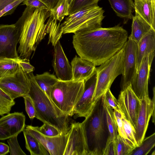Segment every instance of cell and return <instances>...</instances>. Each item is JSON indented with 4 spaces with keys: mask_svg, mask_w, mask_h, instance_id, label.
Listing matches in <instances>:
<instances>
[{
    "mask_svg": "<svg viewBox=\"0 0 155 155\" xmlns=\"http://www.w3.org/2000/svg\"><path fill=\"white\" fill-rule=\"evenodd\" d=\"M72 43L80 57L99 66L120 50L127 31L118 25L107 28L90 27L74 33Z\"/></svg>",
    "mask_w": 155,
    "mask_h": 155,
    "instance_id": "6da1fadb",
    "label": "cell"
},
{
    "mask_svg": "<svg viewBox=\"0 0 155 155\" xmlns=\"http://www.w3.org/2000/svg\"><path fill=\"white\" fill-rule=\"evenodd\" d=\"M49 9L27 6L15 24L20 32L17 52L19 58L29 59L48 34L51 18Z\"/></svg>",
    "mask_w": 155,
    "mask_h": 155,
    "instance_id": "7a4b0ae2",
    "label": "cell"
},
{
    "mask_svg": "<svg viewBox=\"0 0 155 155\" xmlns=\"http://www.w3.org/2000/svg\"><path fill=\"white\" fill-rule=\"evenodd\" d=\"M30 82L28 94L31 98L36 110L35 117L43 123L54 126L62 134L70 129L69 116L62 112L38 85L33 72L28 74Z\"/></svg>",
    "mask_w": 155,
    "mask_h": 155,
    "instance_id": "3957f363",
    "label": "cell"
},
{
    "mask_svg": "<svg viewBox=\"0 0 155 155\" xmlns=\"http://www.w3.org/2000/svg\"><path fill=\"white\" fill-rule=\"evenodd\" d=\"M81 124L89 155H103L109 134L102 96L95 103L91 112Z\"/></svg>",
    "mask_w": 155,
    "mask_h": 155,
    "instance_id": "277c9868",
    "label": "cell"
},
{
    "mask_svg": "<svg viewBox=\"0 0 155 155\" xmlns=\"http://www.w3.org/2000/svg\"><path fill=\"white\" fill-rule=\"evenodd\" d=\"M84 82L58 80L52 89L51 99L62 112L69 117L74 115V108L83 93Z\"/></svg>",
    "mask_w": 155,
    "mask_h": 155,
    "instance_id": "5b68a950",
    "label": "cell"
},
{
    "mask_svg": "<svg viewBox=\"0 0 155 155\" xmlns=\"http://www.w3.org/2000/svg\"><path fill=\"white\" fill-rule=\"evenodd\" d=\"M123 50L122 48L115 54L96 68L97 81L93 97L96 103L106 91L123 70Z\"/></svg>",
    "mask_w": 155,
    "mask_h": 155,
    "instance_id": "8992f818",
    "label": "cell"
},
{
    "mask_svg": "<svg viewBox=\"0 0 155 155\" xmlns=\"http://www.w3.org/2000/svg\"><path fill=\"white\" fill-rule=\"evenodd\" d=\"M104 11L98 5L87 7L70 14L60 25L63 34L73 33L90 27H101Z\"/></svg>",
    "mask_w": 155,
    "mask_h": 155,
    "instance_id": "52a82bcc",
    "label": "cell"
},
{
    "mask_svg": "<svg viewBox=\"0 0 155 155\" xmlns=\"http://www.w3.org/2000/svg\"><path fill=\"white\" fill-rule=\"evenodd\" d=\"M0 88L13 100L23 97L28 94L29 91L28 75L20 66L14 74L0 80Z\"/></svg>",
    "mask_w": 155,
    "mask_h": 155,
    "instance_id": "ba28073f",
    "label": "cell"
},
{
    "mask_svg": "<svg viewBox=\"0 0 155 155\" xmlns=\"http://www.w3.org/2000/svg\"><path fill=\"white\" fill-rule=\"evenodd\" d=\"M127 39L122 48L123 55L121 91L131 85L137 73V44L130 36Z\"/></svg>",
    "mask_w": 155,
    "mask_h": 155,
    "instance_id": "9c48e42d",
    "label": "cell"
},
{
    "mask_svg": "<svg viewBox=\"0 0 155 155\" xmlns=\"http://www.w3.org/2000/svg\"><path fill=\"white\" fill-rule=\"evenodd\" d=\"M20 32L15 24L0 25V58H20L17 50Z\"/></svg>",
    "mask_w": 155,
    "mask_h": 155,
    "instance_id": "30bf717a",
    "label": "cell"
},
{
    "mask_svg": "<svg viewBox=\"0 0 155 155\" xmlns=\"http://www.w3.org/2000/svg\"><path fill=\"white\" fill-rule=\"evenodd\" d=\"M141 100L140 104L137 114L135 138L139 146L145 137L150 119L152 116V122L155 124V88H153V97Z\"/></svg>",
    "mask_w": 155,
    "mask_h": 155,
    "instance_id": "8fae6325",
    "label": "cell"
},
{
    "mask_svg": "<svg viewBox=\"0 0 155 155\" xmlns=\"http://www.w3.org/2000/svg\"><path fill=\"white\" fill-rule=\"evenodd\" d=\"M155 51L147 54L143 58L139 69L131 84L132 89L140 99L149 97V80Z\"/></svg>",
    "mask_w": 155,
    "mask_h": 155,
    "instance_id": "7c38bea8",
    "label": "cell"
},
{
    "mask_svg": "<svg viewBox=\"0 0 155 155\" xmlns=\"http://www.w3.org/2000/svg\"><path fill=\"white\" fill-rule=\"evenodd\" d=\"M63 155H89L81 123L71 124L69 134Z\"/></svg>",
    "mask_w": 155,
    "mask_h": 155,
    "instance_id": "4fadbf2b",
    "label": "cell"
},
{
    "mask_svg": "<svg viewBox=\"0 0 155 155\" xmlns=\"http://www.w3.org/2000/svg\"><path fill=\"white\" fill-rule=\"evenodd\" d=\"M25 130L36 139L51 155H63L68 141L69 130L65 134L55 137L45 136L31 125L26 126Z\"/></svg>",
    "mask_w": 155,
    "mask_h": 155,
    "instance_id": "5bb4252c",
    "label": "cell"
},
{
    "mask_svg": "<svg viewBox=\"0 0 155 155\" xmlns=\"http://www.w3.org/2000/svg\"><path fill=\"white\" fill-rule=\"evenodd\" d=\"M117 100L121 112L135 130L141 100L135 94L131 85L121 91Z\"/></svg>",
    "mask_w": 155,
    "mask_h": 155,
    "instance_id": "9a60e30c",
    "label": "cell"
},
{
    "mask_svg": "<svg viewBox=\"0 0 155 155\" xmlns=\"http://www.w3.org/2000/svg\"><path fill=\"white\" fill-rule=\"evenodd\" d=\"M97 81L96 71L84 81L83 93L75 105L74 114L76 117H86L90 113L95 104L93 97Z\"/></svg>",
    "mask_w": 155,
    "mask_h": 155,
    "instance_id": "2e32d148",
    "label": "cell"
},
{
    "mask_svg": "<svg viewBox=\"0 0 155 155\" xmlns=\"http://www.w3.org/2000/svg\"><path fill=\"white\" fill-rule=\"evenodd\" d=\"M25 117L23 113H8L0 118V140L18 135L25 129Z\"/></svg>",
    "mask_w": 155,
    "mask_h": 155,
    "instance_id": "e0dca14e",
    "label": "cell"
},
{
    "mask_svg": "<svg viewBox=\"0 0 155 155\" xmlns=\"http://www.w3.org/2000/svg\"><path fill=\"white\" fill-rule=\"evenodd\" d=\"M54 47L53 66L58 79L62 81L72 80L71 66L64 54L59 40Z\"/></svg>",
    "mask_w": 155,
    "mask_h": 155,
    "instance_id": "ac0fdd59",
    "label": "cell"
},
{
    "mask_svg": "<svg viewBox=\"0 0 155 155\" xmlns=\"http://www.w3.org/2000/svg\"><path fill=\"white\" fill-rule=\"evenodd\" d=\"M72 80L74 81H85L90 78L96 70V66L91 62L77 56L71 62Z\"/></svg>",
    "mask_w": 155,
    "mask_h": 155,
    "instance_id": "d6986e66",
    "label": "cell"
},
{
    "mask_svg": "<svg viewBox=\"0 0 155 155\" xmlns=\"http://www.w3.org/2000/svg\"><path fill=\"white\" fill-rule=\"evenodd\" d=\"M155 50V29L151 28L137 43V72L144 56Z\"/></svg>",
    "mask_w": 155,
    "mask_h": 155,
    "instance_id": "ffe728a7",
    "label": "cell"
},
{
    "mask_svg": "<svg viewBox=\"0 0 155 155\" xmlns=\"http://www.w3.org/2000/svg\"><path fill=\"white\" fill-rule=\"evenodd\" d=\"M134 10L155 29V0L149 2L138 0L134 2Z\"/></svg>",
    "mask_w": 155,
    "mask_h": 155,
    "instance_id": "44dd1931",
    "label": "cell"
},
{
    "mask_svg": "<svg viewBox=\"0 0 155 155\" xmlns=\"http://www.w3.org/2000/svg\"><path fill=\"white\" fill-rule=\"evenodd\" d=\"M132 19V31L130 36L137 44L141 38L152 28L136 12Z\"/></svg>",
    "mask_w": 155,
    "mask_h": 155,
    "instance_id": "7402d4cb",
    "label": "cell"
},
{
    "mask_svg": "<svg viewBox=\"0 0 155 155\" xmlns=\"http://www.w3.org/2000/svg\"><path fill=\"white\" fill-rule=\"evenodd\" d=\"M117 15L122 18L132 19L134 9L133 0H108Z\"/></svg>",
    "mask_w": 155,
    "mask_h": 155,
    "instance_id": "603a6c76",
    "label": "cell"
},
{
    "mask_svg": "<svg viewBox=\"0 0 155 155\" xmlns=\"http://www.w3.org/2000/svg\"><path fill=\"white\" fill-rule=\"evenodd\" d=\"M102 100L109 134L108 139L113 140L117 138L118 134L114 110L107 102L104 94L102 96Z\"/></svg>",
    "mask_w": 155,
    "mask_h": 155,
    "instance_id": "cb8c5ba5",
    "label": "cell"
},
{
    "mask_svg": "<svg viewBox=\"0 0 155 155\" xmlns=\"http://www.w3.org/2000/svg\"><path fill=\"white\" fill-rule=\"evenodd\" d=\"M34 79L39 87L50 97L52 89L58 80V78L54 75L46 72L37 74L34 76Z\"/></svg>",
    "mask_w": 155,
    "mask_h": 155,
    "instance_id": "d4e9b609",
    "label": "cell"
},
{
    "mask_svg": "<svg viewBox=\"0 0 155 155\" xmlns=\"http://www.w3.org/2000/svg\"><path fill=\"white\" fill-rule=\"evenodd\" d=\"M25 141V147L31 155H48V152L35 137L25 130L23 131Z\"/></svg>",
    "mask_w": 155,
    "mask_h": 155,
    "instance_id": "484cf974",
    "label": "cell"
},
{
    "mask_svg": "<svg viewBox=\"0 0 155 155\" xmlns=\"http://www.w3.org/2000/svg\"><path fill=\"white\" fill-rule=\"evenodd\" d=\"M20 58H0V80L17 71L20 66L18 63Z\"/></svg>",
    "mask_w": 155,
    "mask_h": 155,
    "instance_id": "4316f807",
    "label": "cell"
},
{
    "mask_svg": "<svg viewBox=\"0 0 155 155\" xmlns=\"http://www.w3.org/2000/svg\"><path fill=\"white\" fill-rule=\"evenodd\" d=\"M69 6L68 0H59L56 5L50 10L53 19L61 22L65 16L69 15Z\"/></svg>",
    "mask_w": 155,
    "mask_h": 155,
    "instance_id": "83f0119b",
    "label": "cell"
},
{
    "mask_svg": "<svg viewBox=\"0 0 155 155\" xmlns=\"http://www.w3.org/2000/svg\"><path fill=\"white\" fill-rule=\"evenodd\" d=\"M155 133L144 138L140 145L134 149L129 155H147L154 147Z\"/></svg>",
    "mask_w": 155,
    "mask_h": 155,
    "instance_id": "f1b7e54d",
    "label": "cell"
},
{
    "mask_svg": "<svg viewBox=\"0 0 155 155\" xmlns=\"http://www.w3.org/2000/svg\"><path fill=\"white\" fill-rule=\"evenodd\" d=\"M61 22L55 20L52 16L48 33V44L54 46L62 37L63 32L60 28Z\"/></svg>",
    "mask_w": 155,
    "mask_h": 155,
    "instance_id": "f546056e",
    "label": "cell"
},
{
    "mask_svg": "<svg viewBox=\"0 0 155 155\" xmlns=\"http://www.w3.org/2000/svg\"><path fill=\"white\" fill-rule=\"evenodd\" d=\"M122 120L124 131L130 146L134 148L138 147L136 140L135 128L130 122L125 118L123 113Z\"/></svg>",
    "mask_w": 155,
    "mask_h": 155,
    "instance_id": "4dcf8cb0",
    "label": "cell"
},
{
    "mask_svg": "<svg viewBox=\"0 0 155 155\" xmlns=\"http://www.w3.org/2000/svg\"><path fill=\"white\" fill-rule=\"evenodd\" d=\"M15 102L0 88V116L10 113Z\"/></svg>",
    "mask_w": 155,
    "mask_h": 155,
    "instance_id": "1f68e13d",
    "label": "cell"
},
{
    "mask_svg": "<svg viewBox=\"0 0 155 155\" xmlns=\"http://www.w3.org/2000/svg\"><path fill=\"white\" fill-rule=\"evenodd\" d=\"M101 0H74L69 6V15L87 7L96 6Z\"/></svg>",
    "mask_w": 155,
    "mask_h": 155,
    "instance_id": "d6a6232c",
    "label": "cell"
},
{
    "mask_svg": "<svg viewBox=\"0 0 155 155\" xmlns=\"http://www.w3.org/2000/svg\"><path fill=\"white\" fill-rule=\"evenodd\" d=\"M113 141L114 143L115 155H129L134 148L126 143L119 134Z\"/></svg>",
    "mask_w": 155,
    "mask_h": 155,
    "instance_id": "836d02e7",
    "label": "cell"
},
{
    "mask_svg": "<svg viewBox=\"0 0 155 155\" xmlns=\"http://www.w3.org/2000/svg\"><path fill=\"white\" fill-rule=\"evenodd\" d=\"M35 127L41 134L46 136L55 137L62 134L55 127L47 124L44 123L40 127Z\"/></svg>",
    "mask_w": 155,
    "mask_h": 155,
    "instance_id": "e575fe53",
    "label": "cell"
},
{
    "mask_svg": "<svg viewBox=\"0 0 155 155\" xmlns=\"http://www.w3.org/2000/svg\"><path fill=\"white\" fill-rule=\"evenodd\" d=\"M18 135L11 137L7 140L10 148V155H26L19 146L17 140Z\"/></svg>",
    "mask_w": 155,
    "mask_h": 155,
    "instance_id": "d590c367",
    "label": "cell"
},
{
    "mask_svg": "<svg viewBox=\"0 0 155 155\" xmlns=\"http://www.w3.org/2000/svg\"><path fill=\"white\" fill-rule=\"evenodd\" d=\"M114 112L117 126L118 134L121 136L123 140L130 146L124 130L123 123L122 120V113L121 110H114Z\"/></svg>",
    "mask_w": 155,
    "mask_h": 155,
    "instance_id": "8d00e7d4",
    "label": "cell"
},
{
    "mask_svg": "<svg viewBox=\"0 0 155 155\" xmlns=\"http://www.w3.org/2000/svg\"><path fill=\"white\" fill-rule=\"evenodd\" d=\"M25 105L26 112L31 119L35 117L36 110L33 101L28 94L23 96Z\"/></svg>",
    "mask_w": 155,
    "mask_h": 155,
    "instance_id": "74e56055",
    "label": "cell"
},
{
    "mask_svg": "<svg viewBox=\"0 0 155 155\" xmlns=\"http://www.w3.org/2000/svg\"><path fill=\"white\" fill-rule=\"evenodd\" d=\"M104 95L107 102L114 110H120L118 100L113 94L110 89H108Z\"/></svg>",
    "mask_w": 155,
    "mask_h": 155,
    "instance_id": "f35d334b",
    "label": "cell"
},
{
    "mask_svg": "<svg viewBox=\"0 0 155 155\" xmlns=\"http://www.w3.org/2000/svg\"><path fill=\"white\" fill-rule=\"evenodd\" d=\"M24 0H17L6 6L3 9L0 11V18L12 14L17 7Z\"/></svg>",
    "mask_w": 155,
    "mask_h": 155,
    "instance_id": "ab89813d",
    "label": "cell"
},
{
    "mask_svg": "<svg viewBox=\"0 0 155 155\" xmlns=\"http://www.w3.org/2000/svg\"><path fill=\"white\" fill-rule=\"evenodd\" d=\"M18 63L23 71L27 74L33 72L35 68L30 63L29 59L20 58Z\"/></svg>",
    "mask_w": 155,
    "mask_h": 155,
    "instance_id": "60d3db41",
    "label": "cell"
},
{
    "mask_svg": "<svg viewBox=\"0 0 155 155\" xmlns=\"http://www.w3.org/2000/svg\"><path fill=\"white\" fill-rule=\"evenodd\" d=\"M22 3V5H25L27 6L49 9L45 4L39 0H25Z\"/></svg>",
    "mask_w": 155,
    "mask_h": 155,
    "instance_id": "b9f144b4",
    "label": "cell"
},
{
    "mask_svg": "<svg viewBox=\"0 0 155 155\" xmlns=\"http://www.w3.org/2000/svg\"><path fill=\"white\" fill-rule=\"evenodd\" d=\"M103 155H115L114 143L113 140L108 139Z\"/></svg>",
    "mask_w": 155,
    "mask_h": 155,
    "instance_id": "7bdbcfd3",
    "label": "cell"
},
{
    "mask_svg": "<svg viewBox=\"0 0 155 155\" xmlns=\"http://www.w3.org/2000/svg\"><path fill=\"white\" fill-rule=\"evenodd\" d=\"M45 4L51 10L57 4L59 0H39Z\"/></svg>",
    "mask_w": 155,
    "mask_h": 155,
    "instance_id": "ee69618b",
    "label": "cell"
},
{
    "mask_svg": "<svg viewBox=\"0 0 155 155\" xmlns=\"http://www.w3.org/2000/svg\"><path fill=\"white\" fill-rule=\"evenodd\" d=\"M9 152V146L5 143L0 142V155H5Z\"/></svg>",
    "mask_w": 155,
    "mask_h": 155,
    "instance_id": "f6af8a7d",
    "label": "cell"
},
{
    "mask_svg": "<svg viewBox=\"0 0 155 155\" xmlns=\"http://www.w3.org/2000/svg\"><path fill=\"white\" fill-rule=\"evenodd\" d=\"M17 0H0V11L6 6Z\"/></svg>",
    "mask_w": 155,
    "mask_h": 155,
    "instance_id": "bcb514c9",
    "label": "cell"
},
{
    "mask_svg": "<svg viewBox=\"0 0 155 155\" xmlns=\"http://www.w3.org/2000/svg\"><path fill=\"white\" fill-rule=\"evenodd\" d=\"M74 0H68V2L69 4V5L71 4V3Z\"/></svg>",
    "mask_w": 155,
    "mask_h": 155,
    "instance_id": "7dc6e473",
    "label": "cell"
},
{
    "mask_svg": "<svg viewBox=\"0 0 155 155\" xmlns=\"http://www.w3.org/2000/svg\"><path fill=\"white\" fill-rule=\"evenodd\" d=\"M152 155H155V151H154L153 152V153L151 154Z\"/></svg>",
    "mask_w": 155,
    "mask_h": 155,
    "instance_id": "c3c4849f",
    "label": "cell"
},
{
    "mask_svg": "<svg viewBox=\"0 0 155 155\" xmlns=\"http://www.w3.org/2000/svg\"><path fill=\"white\" fill-rule=\"evenodd\" d=\"M146 1H148L149 2H152L153 0H145Z\"/></svg>",
    "mask_w": 155,
    "mask_h": 155,
    "instance_id": "681fc988",
    "label": "cell"
},
{
    "mask_svg": "<svg viewBox=\"0 0 155 155\" xmlns=\"http://www.w3.org/2000/svg\"><path fill=\"white\" fill-rule=\"evenodd\" d=\"M137 0H134V1H137Z\"/></svg>",
    "mask_w": 155,
    "mask_h": 155,
    "instance_id": "f907efd6",
    "label": "cell"
}]
</instances>
